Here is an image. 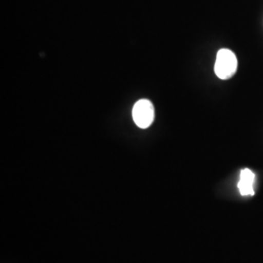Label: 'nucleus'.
Instances as JSON below:
<instances>
[{
  "instance_id": "f257e3e1",
  "label": "nucleus",
  "mask_w": 263,
  "mask_h": 263,
  "mask_svg": "<svg viewBox=\"0 0 263 263\" xmlns=\"http://www.w3.org/2000/svg\"><path fill=\"white\" fill-rule=\"evenodd\" d=\"M238 61L235 54L229 49H220L216 55L215 72L219 79L227 80L237 71Z\"/></svg>"
},
{
  "instance_id": "f03ea898",
  "label": "nucleus",
  "mask_w": 263,
  "mask_h": 263,
  "mask_svg": "<svg viewBox=\"0 0 263 263\" xmlns=\"http://www.w3.org/2000/svg\"><path fill=\"white\" fill-rule=\"evenodd\" d=\"M133 118L137 126L146 129L154 120V106L148 100H140L134 105Z\"/></svg>"
},
{
  "instance_id": "7ed1b4c3",
  "label": "nucleus",
  "mask_w": 263,
  "mask_h": 263,
  "mask_svg": "<svg viewBox=\"0 0 263 263\" xmlns=\"http://www.w3.org/2000/svg\"><path fill=\"white\" fill-rule=\"evenodd\" d=\"M255 176L250 169H243L240 173L238 189L242 196H254V183Z\"/></svg>"
}]
</instances>
